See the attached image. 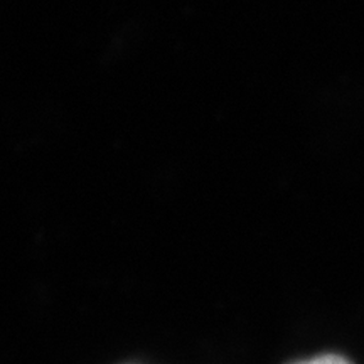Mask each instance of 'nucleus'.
I'll list each match as a JSON object with an SVG mask.
<instances>
[{
  "label": "nucleus",
  "instance_id": "nucleus-1",
  "mask_svg": "<svg viewBox=\"0 0 364 364\" xmlns=\"http://www.w3.org/2000/svg\"><path fill=\"white\" fill-rule=\"evenodd\" d=\"M294 364H351L348 359L336 356V354H326V356H318L314 359H307V361H299Z\"/></svg>",
  "mask_w": 364,
  "mask_h": 364
}]
</instances>
